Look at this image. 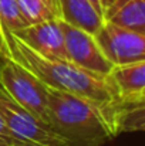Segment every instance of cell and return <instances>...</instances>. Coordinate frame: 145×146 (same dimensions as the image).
Returning a JSON list of instances; mask_svg holds the SVG:
<instances>
[{"mask_svg":"<svg viewBox=\"0 0 145 146\" xmlns=\"http://www.w3.org/2000/svg\"><path fill=\"white\" fill-rule=\"evenodd\" d=\"M0 24L4 33H16L27 26L17 0H0Z\"/></svg>","mask_w":145,"mask_h":146,"instance_id":"13","label":"cell"},{"mask_svg":"<svg viewBox=\"0 0 145 146\" xmlns=\"http://www.w3.org/2000/svg\"><path fill=\"white\" fill-rule=\"evenodd\" d=\"M105 21L145 33V0H114L102 11Z\"/></svg>","mask_w":145,"mask_h":146,"instance_id":"9","label":"cell"},{"mask_svg":"<svg viewBox=\"0 0 145 146\" xmlns=\"http://www.w3.org/2000/svg\"><path fill=\"white\" fill-rule=\"evenodd\" d=\"M0 88L39 121L50 125L46 85L11 57H0Z\"/></svg>","mask_w":145,"mask_h":146,"instance_id":"3","label":"cell"},{"mask_svg":"<svg viewBox=\"0 0 145 146\" xmlns=\"http://www.w3.org/2000/svg\"><path fill=\"white\" fill-rule=\"evenodd\" d=\"M0 116L9 131L21 142L34 146H71L50 125L39 121L29 111L21 108L0 88Z\"/></svg>","mask_w":145,"mask_h":146,"instance_id":"4","label":"cell"},{"mask_svg":"<svg viewBox=\"0 0 145 146\" xmlns=\"http://www.w3.org/2000/svg\"><path fill=\"white\" fill-rule=\"evenodd\" d=\"M0 146H11V145H9V143H4V142H0Z\"/></svg>","mask_w":145,"mask_h":146,"instance_id":"18","label":"cell"},{"mask_svg":"<svg viewBox=\"0 0 145 146\" xmlns=\"http://www.w3.org/2000/svg\"><path fill=\"white\" fill-rule=\"evenodd\" d=\"M6 38L13 60L33 72L44 85L86 98L98 105L107 116L112 135H117L114 116L122 101L118 97L110 75L93 72L70 60L43 57L11 33H6Z\"/></svg>","mask_w":145,"mask_h":146,"instance_id":"1","label":"cell"},{"mask_svg":"<svg viewBox=\"0 0 145 146\" xmlns=\"http://www.w3.org/2000/svg\"><path fill=\"white\" fill-rule=\"evenodd\" d=\"M20 11L29 24L60 19L57 0H17Z\"/></svg>","mask_w":145,"mask_h":146,"instance_id":"12","label":"cell"},{"mask_svg":"<svg viewBox=\"0 0 145 146\" xmlns=\"http://www.w3.org/2000/svg\"><path fill=\"white\" fill-rule=\"evenodd\" d=\"M11 34H14L24 44L43 57L68 60L63 31L60 27V19L29 24Z\"/></svg>","mask_w":145,"mask_h":146,"instance_id":"7","label":"cell"},{"mask_svg":"<svg viewBox=\"0 0 145 146\" xmlns=\"http://www.w3.org/2000/svg\"><path fill=\"white\" fill-rule=\"evenodd\" d=\"M90 3L94 6L97 9V11H100L101 14H102V6H101V3H100V0H90Z\"/></svg>","mask_w":145,"mask_h":146,"instance_id":"16","label":"cell"},{"mask_svg":"<svg viewBox=\"0 0 145 146\" xmlns=\"http://www.w3.org/2000/svg\"><path fill=\"white\" fill-rule=\"evenodd\" d=\"M108 75L122 102H144L145 61L112 65Z\"/></svg>","mask_w":145,"mask_h":146,"instance_id":"8","label":"cell"},{"mask_svg":"<svg viewBox=\"0 0 145 146\" xmlns=\"http://www.w3.org/2000/svg\"><path fill=\"white\" fill-rule=\"evenodd\" d=\"M51 128L71 146H96L114 138L104 111L94 102L46 85Z\"/></svg>","mask_w":145,"mask_h":146,"instance_id":"2","label":"cell"},{"mask_svg":"<svg viewBox=\"0 0 145 146\" xmlns=\"http://www.w3.org/2000/svg\"><path fill=\"white\" fill-rule=\"evenodd\" d=\"M60 20L94 34L102 24V14L90 0H57Z\"/></svg>","mask_w":145,"mask_h":146,"instance_id":"10","label":"cell"},{"mask_svg":"<svg viewBox=\"0 0 145 146\" xmlns=\"http://www.w3.org/2000/svg\"><path fill=\"white\" fill-rule=\"evenodd\" d=\"M115 133L142 132L145 129L144 102H121L114 116Z\"/></svg>","mask_w":145,"mask_h":146,"instance_id":"11","label":"cell"},{"mask_svg":"<svg viewBox=\"0 0 145 146\" xmlns=\"http://www.w3.org/2000/svg\"><path fill=\"white\" fill-rule=\"evenodd\" d=\"M0 57H10V51H9V44H7V38H6V33L0 24Z\"/></svg>","mask_w":145,"mask_h":146,"instance_id":"15","label":"cell"},{"mask_svg":"<svg viewBox=\"0 0 145 146\" xmlns=\"http://www.w3.org/2000/svg\"><path fill=\"white\" fill-rule=\"evenodd\" d=\"M60 27L63 31L68 60L93 72L108 75L112 68V64L102 54L94 38V34L76 26H71L63 20H60Z\"/></svg>","mask_w":145,"mask_h":146,"instance_id":"6","label":"cell"},{"mask_svg":"<svg viewBox=\"0 0 145 146\" xmlns=\"http://www.w3.org/2000/svg\"><path fill=\"white\" fill-rule=\"evenodd\" d=\"M0 142H4V143H9L11 146H34V145H29V143H24L21 141H19L10 131L9 128L6 126L3 118L0 116Z\"/></svg>","mask_w":145,"mask_h":146,"instance_id":"14","label":"cell"},{"mask_svg":"<svg viewBox=\"0 0 145 146\" xmlns=\"http://www.w3.org/2000/svg\"><path fill=\"white\" fill-rule=\"evenodd\" d=\"M114 0H100V3H101V6H102V11H104V9L108 6V4H111Z\"/></svg>","mask_w":145,"mask_h":146,"instance_id":"17","label":"cell"},{"mask_svg":"<svg viewBox=\"0 0 145 146\" xmlns=\"http://www.w3.org/2000/svg\"><path fill=\"white\" fill-rule=\"evenodd\" d=\"M94 38L112 65L145 61V33L102 20Z\"/></svg>","mask_w":145,"mask_h":146,"instance_id":"5","label":"cell"}]
</instances>
